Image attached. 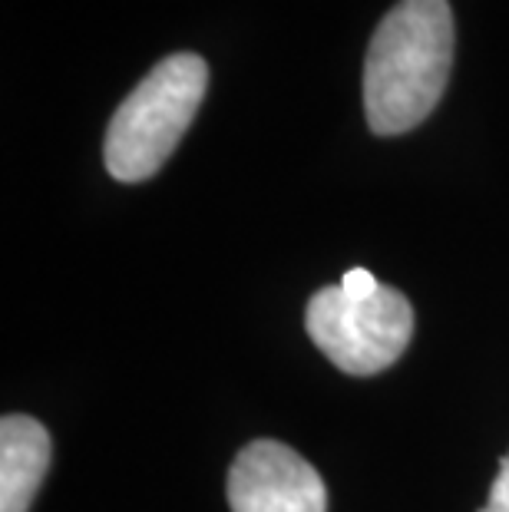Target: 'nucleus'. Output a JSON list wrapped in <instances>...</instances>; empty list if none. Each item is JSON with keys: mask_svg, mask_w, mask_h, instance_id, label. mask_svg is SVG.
<instances>
[{"mask_svg": "<svg viewBox=\"0 0 509 512\" xmlns=\"http://www.w3.org/2000/svg\"><path fill=\"white\" fill-rule=\"evenodd\" d=\"M453 67L450 0H400L367 47L364 110L377 136L420 126L440 103Z\"/></svg>", "mask_w": 509, "mask_h": 512, "instance_id": "1", "label": "nucleus"}, {"mask_svg": "<svg viewBox=\"0 0 509 512\" xmlns=\"http://www.w3.org/2000/svg\"><path fill=\"white\" fill-rule=\"evenodd\" d=\"M209 86V67L196 53L159 60L119 103L106 129V169L119 182H143L166 166L196 119Z\"/></svg>", "mask_w": 509, "mask_h": 512, "instance_id": "2", "label": "nucleus"}, {"mask_svg": "<svg viewBox=\"0 0 509 512\" xmlns=\"http://www.w3.org/2000/svg\"><path fill=\"white\" fill-rule=\"evenodd\" d=\"M311 341L334 367L354 377L387 370L414 337V308L397 288L381 285L374 294H348L341 285L321 288L305 314Z\"/></svg>", "mask_w": 509, "mask_h": 512, "instance_id": "3", "label": "nucleus"}, {"mask_svg": "<svg viewBox=\"0 0 509 512\" xmlns=\"http://www.w3.org/2000/svg\"><path fill=\"white\" fill-rule=\"evenodd\" d=\"M232 512H328L318 470L278 440H255L229 473Z\"/></svg>", "mask_w": 509, "mask_h": 512, "instance_id": "4", "label": "nucleus"}, {"mask_svg": "<svg viewBox=\"0 0 509 512\" xmlns=\"http://www.w3.org/2000/svg\"><path fill=\"white\" fill-rule=\"evenodd\" d=\"M50 466V433L24 413L0 423V512H27Z\"/></svg>", "mask_w": 509, "mask_h": 512, "instance_id": "5", "label": "nucleus"}, {"mask_svg": "<svg viewBox=\"0 0 509 512\" xmlns=\"http://www.w3.org/2000/svg\"><path fill=\"white\" fill-rule=\"evenodd\" d=\"M483 512H509V453L503 456L500 473H496L490 486V503H486Z\"/></svg>", "mask_w": 509, "mask_h": 512, "instance_id": "6", "label": "nucleus"}, {"mask_svg": "<svg viewBox=\"0 0 509 512\" xmlns=\"http://www.w3.org/2000/svg\"><path fill=\"white\" fill-rule=\"evenodd\" d=\"M341 288L348 294H357V298H364V294H374L381 288V281H377L367 268H351V271H344Z\"/></svg>", "mask_w": 509, "mask_h": 512, "instance_id": "7", "label": "nucleus"}]
</instances>
